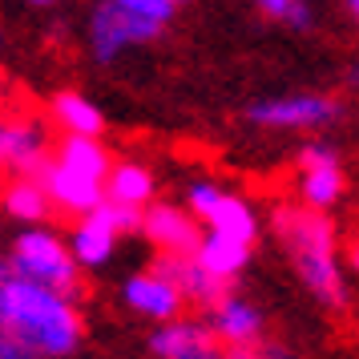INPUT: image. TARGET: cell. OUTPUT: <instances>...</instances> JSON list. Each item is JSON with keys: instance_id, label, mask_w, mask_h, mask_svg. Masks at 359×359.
Instances as JSON below:
<instances>
[{"instance_id": "6da1fadb", "label": "cell", "mask_w": 359, "mask_h": 359, "mask_svg": "<svg viewBox=\"0 0 359 359\" xmlns=\"http://www.w3.org/2000/svg\"><path fill=\"white\" fill-rule=\"evenodd\" d=\"M85 339L73 294L4 266L0 275V355L4 359H65Z\"/></svg>"}, {"instance_id": "7a4b0ae2", "label": "cell", "mask_w": 359, "mask_h": 359, "mask_svg": "<svg viewBox=\"0 0 359 359\" xmlns=\"http://www.w3.org/2000/svg\"><path fill=\"white\" fill-rule=\"evenodd\" d=\"M278 246L287 250L294 275L303 278L323 307H343L347 303V283H343V259H339V238H335V222L327 210H315L307 202L294 206H278L271 214Z\"/></svg>"}, {"instance_id": "3957f363", "label": "cell", "mask_w": 359, "mask_h": 359, "mask_svg": "<svg viewBox=\"0 0 359 359\" xmlns=\"http://www.w3.org/2000/svg\"><path fill=\"white\" fill-rule=\"evenodd\" d=\"M109 170H114V162L93 133H61L53 162L45 170V186H49L57 210L81 218L105 202Z\"/></svg>"}, {"instance_id": "277c9868", "label": "cell", "mask_w": 359, "mask_h": 359, "mask_svg": "<svg viewBox=\"0 0 359 359\" xmlns=\"http://www.w3.org/2000/svg\"><path fill=\"white\" fill-rule=\"evenodd\" d=\"M8 271H17L25 278H36L53 291H65L77 299L81 291V262L73 255V246L65 238H57L53 230L45 226H25L8 243V259H4Z\"/></svg>"}, {"instance_id": "5b68a950", "label": "cell", "mask_w": 359, "mask_h": 359, "mask_svg": "<svg viewBox=\"0 0 359 359\" xmlns=\"http://www.w3.org/2000/svg\"><path fill=\"white\" fill-rule=\"evenodd\" d=\"M53 117L29 114V109H8L0 121V165L8 178H45L53 162Z\"/></svg>"}, {"instance_id": "8992f818", "label": "cell", "mask_w": 359, "mask_h": 359, "mask_svg": "<svg viewBox=\"0 0 359 359\" xmlns=\"http://www.w3.org/2000/svg\"><path fill=\"white\" fill-rule=\"evenodd\" d=\"M142 222H146V206H130V202L105 198L101 206L81 214V222L69 234V246H73V255H77L81 266H105L114 259L121 234L142 230Z\"/></svg>"}, {"instance_id": "52a82bcc", "label": "cell", "mask_w": 359, "mask_h": 359, "mask_svg": "<svg viewBox=\"0 0 359 359\" xmlns=\"http://www.w3.org/2000/svg\"><path fill=\"white\" fill-rule=\"evenodd\" d=\"M162 33V25L158 20L142 17V13H133V8H121L114 0H101L93 4V13H89V53L97 57L101 65H109L117 61L126 49H137V45H146L154 36Z\"/></svg>"}, {"instance_id": "ba28073f", "label": "cell", "mask_w": 359, "mask_h": 359, "mask_svg": "<svg viewBox=\"0 0 359 359\" xmlns=\"http://www.w3.org/2000/svg\"><path fill=\"white\" fill-rule=\"evenodd\" d=\"M186 206L202 218L206 230H218V234H234L243 243H255L259 238V214L246 198L222 190L218 182H190L186 190Z\"/></svg>"}, {"instance_id": "9c48e42d", "label": "cell", "mask_w": 359, "mask_h": 359, "mask_svg": "<svg viewBox=\"0 0 359 359\" xmlns=\"http://www.w3.org/2000/svg\"><path fill=\"white\" fill-rule=\"evenodd\" d=\"M339 117V101L323 93H283V97L255 101L246 121L259 130H323Z\"/></svg>"}, {"instance_id": "30bf717a", "label": "cell", "mask_w": 359, "mask_h": 359, "mask_svg": "<svg viewBox=\"0 0 359 359\" xmlns=\"http://www.w3.org/2000/svg\"><path fill=\"white\" fill-rule=\"evenodd\" d=\"M202 319L214 327V335L222 343V351L230 355H262V335H266V323H262V311L255 303H246L238 294H222L214 307L202 311Z\"/></svg>"}, {"instance_id": "8fae6325", "label": "cell", "mask_w": 359, "mask_h": 359, "mask_svg": "<svg viewBox=\"0 0 359 359\" xmlns=\"http://www.w3.org/2000/svg\"><path fill=\"white\" fill-rule=\"evenodd\" d=\"M121 303H126V311H133L137 319H149V323L178 319L182 311L190 307L186 291L165 275L158 262L149 271H137V275H130L121 283Z\"/></svg>"}, {"instance_id": "7c38bea8", "label": "cell", "mask_w": 359, "mask_h": 359, "mask_svg": "<svg viewBox=\"0 0 359 359\" xmlns=\"http://www.w3.org/2000/svg\"><path fill=\"white\" fill-rule=\"evenodd\" d=\"M347 190L339 154L331 146H303L299 149V170H294V194L315 210H331Z\"/></svg>"}, {"instance_id": "4fadbf2b", "label": "cell", "mask_w": 359, "mask_h": 359, "mask_svg": "<svg viewBox=\"0 0 359 359\" xmlns=\"http://www.w3.org/2000/svg\"><path fill=\"white\" fill-rule=\"evenodd\" d=\"M142 234H146L162 255H198L206 226H202V218H198L190 206L182 210V206H170V202H149Z\"/></svg>"}, {"instance_id": "5bb4252c", "label": "cell", "mask_w": 359, "mask_h": 359, "mask_svg": "<svg viewBox=\"0 0 359 359\" xmlns=\"http://www.w3.org/2000/svg\"><path fill=\"white\" fill-rule=\"evenodd\" d=\"M146 347H149V355H158V359H214L222 351L214 327L198 323V319H186V315L158 323L149 331Z\"/></svg>"}, {"instance_id": "9a60e30c", "label": "cell", "mask_w": 359, "mask_h": 359, "mask_svg": "<svg viewBox=\"0 0 359 359\" xmlns=\"http://www.w3.org/2000/svg\"><path fill=\"white\" fill-rule=\"evenodd\" d=\"M158 266L178 283L182 291H186L190 307H198V311L214 307V303L226 294V278H218L206 262L198 259V255H162Z\"/></svg>"}, {"instance_id": "2e32d148", "label": "cell", "mask_w": 359, "mask_h": 359, "mask_svg": "<svg viewBox=\"0 0 359 359\" xmlns=\"http://www.w3.org/2000/svg\"><path fill=\"white\" fill-rule=\"evenodd\" d=\"M53 210H57V202H53L45 178H8V186H4V214L13 222L41 226V222H49Z\"/></svg>"}, {"instance_id": "e0dca14e", "label": "cell", "mask_w": 359, "mask_h": 359, "mask_svg": "<svg viewBox=\"0 0 359 359\" xmlns=\"http://www.w3.org/2000/svg\"><path fill=\"white\" fill-rule=\"evenodd\" d=\"M49 117H53V126H57L61 133H93V137H97L101 126H105V117H101L97 105L85 97V93H73V89L53 93Z\"/></svg>"}, {"instance_id": "ac0fdd59", "label": "cell", "mask_w": 359, "mask_h": 359, "mask_svg": "<svg viewBox=\"0 0 359 359\" xmlns=\"http://www.w3.org/2000/svg\"><path fill=\"white\" fill-rule=\"evenodd\" d=\"M250 250H255V243H243V238H234V234L206 230V234H202V246H198V259L206 262L218 278L230 283V278L250 262Z\"/></svg>"}, {"instance_id": "d6986e66", "label": "cell", "mask_w": 359, "mask_h": 359, "mask_svg": "<svg viewBox=\"0 0 359 359\" xmlns=\"http://www.w3.org/2000/svg\"><path fill=\"white\" fill-rule=\"evenodd\" d=\"M154 174L142 162H114L109 182H105V198L114 202H130V206H149L154 202Z\"/></svg>"}, {"instance_id": "ffe728a7", "label": "cell", "mask_w": 359, "mask_h": 359, "mask_svg": "<svg viewBox=\"0 0 359 359\" xmlns=\"http://www.w3.org/2000/svg\"><path fill=\"white\" fill-rule=\"evenodd\" d=\"M255 8H259L262 17L291 25V29H307L311 25V4L307 0H255Z\"/></svg>"}, {"instance_id": "44dd1931", "label": "cell", "mask_w": 359, "mask_h": 359, "mask_svg": "<svg viewBox=\"0 0 359 359\" xmlns=\"http://www.w3.org/2000/svg\"><path fill=\"white\" fill-rule=\"evenodd\" d=\"M114 4H121V8H133V13H142V17L158 20V25H170L174 20V13H178L182 4H190V0H114Z\"/></svg>"}, {"instance_id": "7402d4cb", "label": "cell", "mask_w": 359, "mask_h": 359, "mask_svg": "<svg viewBox=\"0 0 359 359\" xmlns=\"http://www.w3.org/2000/svg\"><path fill=\"white\" fill-rule=\"evenodd\" d=\"M347 266H351V271L359 275V238H355L351 246H347Z\"/></svg>"}, {"instance_id": "603a6c76", "label": "cell", "mask_w": 359, "mask_h": 359, "mask_svg": "<svg viewBox=\"0 0 359 359\" xmlns=\"http://www.w3.org/2000/svg\"><path fill=\"white\" fill-rule=\"evenodd\" d=\"M343 8H347V17L359 20V0H343Z\"/></svg>"}, {"instance_id": "cb8c5ba5", "label": "cell", "mask_w": 359, "mask_h": 359, "mask_svg": "<svg viewBox=\"0 0 359 359\" xmlns=\"http://www.w3.org/2000/svg\"><path fill=\"white\" fill-rule=\"evenodd\" d=\"M25 4H33V8H53V4H61V0H25Z\"/></svg>"}, {"instance_id": "d4e9b609", "label": "cell", "mask_w": 359, "mask_h": 359, "mask_svg": "<svg viewBox=\"0 0 359 359\" xmlns=\"http://www.w3.org/2000/svg\"><path fill=\"white\" fill-rule=\"evenodd\" d=\"M347 77H351V85H355V89H359V61H355V65H351V73H347Z\"/></svg>"}]
</instances>
